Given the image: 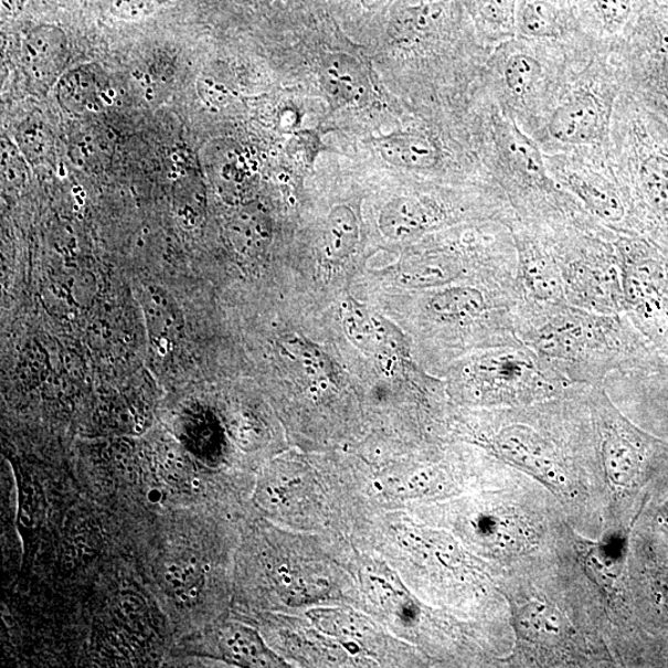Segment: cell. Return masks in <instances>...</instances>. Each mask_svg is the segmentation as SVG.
Masks as SVG:
<instances>
[{"instance_id":"obj_1","label":"cell","mask_w":668,"mask_h":668,"mask_svg":"<svg viewBox=\"0 0 668 668\" xmlns=\"http://www.w3.org/2000/svg\"><path fill=\"white\" fill-rule=\"evenodd\" d=\"M590 388L528 406L490 409L459 421L462 433L526 473L561 502L572 528L598 539L606 490Z\"/></svg>"},{"instance_id":"obj_2","label":"cell","mask_w":668,"mask_h":668,"mask_svg":"<svg viewBox=\"0 0 668 668\" xmlns=\"http://www.w3.org/2000/svg\"><path fill=\"white\" fill-rule=\"evenodd\" d=\"M496 582L512 633L511 650L498 667H618L608 616L579 549L520 564Z\"/></svg>"},{"instance_id":"obj_3","label":"cell","mask_w":668,"mask_h":668,"mask_svg":"<svg viewBox=\"0 0 668 668\" xmlns=\"http://www.w3.org/2000/svg\"><path fill=\"white\" fill-rule=\"evenodd\" d=\"M481 485L480 495L457 510L456 527L496 580L520 564L577 549L579 532L538 480L492 456Z\"/></svg>"},{"instance_id":"obj_4","label":"cell","mask_w":668,"mask_h":668,"mask_svg":"<svg viewBox=\"0 0 668 668\" xmlns=\"http://www.w3.org/2000/svg\"><path fill=\"white\" fill-rule=\"evenodd\" d=\"M513 316L520 341L573 384L604 385L615 372L660 373L666 364L625 314L519 299Z\"/></svg>"},{"instance_id":"obj_5","label":"cell","mask_w":668,"mask_h":668,"mask_svg":"<svg viewBox=\"0 0 668 668\" xmlns=\"http://www.w3.org/2000/svg\"><path fill=\"white\" fill-rule=\"evenodd\" d=\"M589 400L606 490L603 530L634 529L649 501L647 486L668 464V442L637 427L604 385L591 386Z\"/></svg>"},{"instance_id":"obj_6","label":"cell","mask_w":668,"mask_h":668,"mask_svg":"<svg viewBox=\"0 0 668 668\" xmlns=\"http://www.w3.org/2000/svg\"><path fill=\"white\" fill-rule=\"evenodd\" d=\"M521 341L488 347L462 363L454 389L459 400L489 409L528 406L583 392Z\"/></svg>"},{"instance_id":"obj_7","label":"cell","mask_w":668,"mask_h":668,"mask_svg":"<svg viewBox=\"0 0 668 668\" xmlns=\"http://www.w3.org/2000/svg\"><path fill=\"white\" fill-rule=\"evenodd\" d=\"M540 232L558 261L569 304L597 314H624L622 269L614 238L574 227Z\"/></svg>"},{"instance_id":"obj_8","label":"cell","mask_w":668,"mask_h":668,"mask_svg":"<svg viewBox=\"0 0 668 668\" xmlns=\"http://www.w3.org/2000/svg\"><path fill=\"white\" fill-rule=\"evenodd\" d=\"M619 255L624 314L657 346H668V262L649 244L615 240Z\"/></svg>"},{"instance_id":"obj_9","label":"cell","mask_w":668,"mask_h":668,"mask_svg":"<svg viewBox=\"0 0 668 668\" xmlns=\"http://www.w3.org/2000/svg\"><path fill=\"white\" fill-rule=\"evenodd\" d=\"M518 253L520 299L537 303H568L560 267L551 246L538 229L511 223Z\"/></svg>"},{"instance_id":"obj_10","label":"cell","mask_w":668,"mask_h":668,"mask_svg":"<svg viewBox=\"0 0 668 668\" xmlns=\"http://www.w3.org/2000/svg\"><path fill=\"white\" fill-rule=\"evenodd\" d=\"M561 187L608 227L626 230L629 208L616 184L598 172L574 170L560 174Z\"/></svg>"},{"instance_id":"obj_11","label":"cell","mask_w":668,"mask_h":668,"mask_svg":"<svg viewBox=\"0 0 668 668\" xmlns=\"http://www.w3.org/2000/svg\"><path fill=\"white\" fill-rule=\"evenodd\" d=\"M448 211L435 200L397 198L379 215V229L389 240L403 241L446 222Z\"/></svg>"},{"instance_id":"obj_12","label":"cell","mask_w":668,"mask_h":668,"mask_svg":"<svg viewBox=\"0 0 668 668\" xmlns=\"http://www.w3.org/2000/svg\"><path fill=\"white\" fill-rule=\"evenodd\" d=\"M601 115L598 99L590 92H581L553 112L551 136L564 144L590 142L598 136Z\"/></svg>"},{"instance_id":"obj_13","label":"cell","mask_w":668,"mask_h":668,"mask_svg":"<svg viewBox=\"0 0 668 668\" xmlns=\"http://www.w3.org/2000/svg\"><path fill=\"white\" fill-rule=\"evenodd\" d=\"M375 150L390 166L409 170H433L441 160L434 140L415 132L390 134L374 141Z\"/></svg>"},{"instance_id":"obj_14","label":"cell","mask_w":668,"mask_h":668,"mask_svg":"<svg viewBox=\"0 0 668 668\" xmlns=\"http://www.w3.org/2000/svg\"><path fill=\"white\" fill-rule=\"evenodd\" d=\"M322 86L343 105H362L369 96V81L358 61L347 54H332L324 60Z\"/></svg>"},{"instance_id":"obj_15","label":"cell","mask_w":668,"mask_h":668,"mask_svg":"<svg viewBox=\"0 0 668 668\" xmlns=\"http://www.w3.org/2000/svg\"><path fill=\"white\" fill-rule=\"evenodd\" d=\"M65 54L66 35L54 25L38 26L24 43V63L39 81L53 79L63 67Z\"/></svg>"},{"instance_id":"obj_16","label":"cell","mask_w":668,"mask_h":668,"mask_svg":"<svg viewBox=\"0 0 668 668\" xmlns=\"http://www.w3.org/2000/svg\"><path fill=\"white\" fill-rule=\"evenodd\" d=\"M324 241V252L332 262H341L352 254L359 241V223L348 205H336L328 214Z\"/></svg>"},{"instance_id":"obj_17","label":"cell","mask_w":668,"mask_h":668,"mask_svg":"<svg viewBox=\"0 0 668 668\" xmlns=\"http://www.w3.org/2000/svg\"><path fill=\"white\" fill-rule=\"evenodd\" d=\"M639 183L651 210L668 222V158H646L639 170Z\"/></svg>"},{"instance_id":"obj_18","label":"cell","mask_w":668,"mask_h":668,"mask_svg":"<svg viewBox=\"0 0 668 668\" xmlns=\"http://www.w3.org/2000/svg\"><path fill=\"white\" fill-rule=\"evenodd\" d=\"M442 17V7L420 4L401 10L390 24V35L397 40H414L433 32Z\"/></svg>"},{"instance_id":"obj_19","label":"cell","mask_w":668,"mask_h":668,"mask_svg":"<svg viewBox=\"0 0 668 668\" xmlns=\"http://www.w3.org/2000/svg\"><path fill=\"white\" fill-rule=\"evenodd\" d=\"M223 653L236 664L272 666L273 659L254 633L245 628L230 629L222 636Z\"/></svg>"},{"instance_id":"obj_20","label":"cell","mask_w":668,"mask_h":668,"mask_svg":"<svg viewBox=\"0 0 668 668\" xmlns=\"http://www.w3.org/2000/svg\"><path fill=\"white\" fill-rule=\"evenodd\" d=\"M163 583L182 603L198 598L202 584V572L194 560L173 561L163 571Z\"/></svg>"},{"instance_id":"obj_21","label":"cell","mask_w":668,"mask_h":668,"mask_svg":"<svg viewBox=\"0 0 668 668\" xmlns=\"http://www.w3.org/2000/svg\"><path fill=\"white\" fill-rule=\"evenodd\" d=\"M541 65L537 59L526 54L513 55L508 60L503 76L512 95L522 97L529 94L534 82L541 75Z\"/></svg>"},{"instance_id":"obj_22","label":"cell","mask_w":668,"mask_h":668,"mask_svg":"<svg viewBox=\"0 0 668 668\" xmlns=\"http://www.w3.org/2000/svg\"><path fill=\"white\" fill-rule=\"evenodd\" d=\"M522 32L530 36H554L560 34L558 17L548 3L533 2L522 9Z\"/></svg>"},{"instance_id":"obj_23","label":"cell","mask_w":668,"mask_h":668,"mask_svg":"<svg viewBox=\"0 0 668 668\" xmlns=\"http://www.w3.org/2000/svg\"><path fill=\"white\" fill-rule=\"evenodd\" d=\"M63 94L65 102L75 108L84 109L95 103L97 95L94 78L87 74H71L64 81Z\"/></svg>"},{"instance_id":"obj_24","label":"cell","mask_w":668,"mask_h":668,"mask_svg":"<svg viewBox=\"0 0 668 668\" xmlns=\"http://www.w3.org/2000/svg\"><path fill=\"white\" fill-rule=\"evenodd\" d=\"M170 0H115L110 12L125 22H138L159 12Z\"/></svg>"},{"instance_id":"obj_25","label":"cell","mask_w":668,"mask_h":668,"mask_svg":"<svg viewBox=\"0 0 668 668\" xmlns=\"http://www.w3.org/2000/svg\"><path fill=\"white\" fill-rule=\"evenodd\" d=\"M106 144L105 138H102L97 131L79 132L72 142V156L85 159V161L94 157H107Z\"/></svg>"},{"instance_id":"obj_26","label":"cell","mask_w":668,"mask_h":668,"mask_svg":"<svg viewBox=\"0 0 668 668\" xmlns=\"http://www.w3.org/2000/svg\"><path fill=\"white\" fill-rule=\"evenodd\" d=\"M606 26L619 28L632 12V0H595Z\"/></svg>"},{"instance_id":"obj_27","label":"cell","mask_w":668,"mask_h":668,"mask_svg":"<svg viewBox=\"0 0 668 668\" xmlns=\"http://www.w3.org/2000/svg\"><path fill=\"white\" fill-rule=\"evenodd\" d=\"M481 15L498 25L512 23L516 0H479Z\"/></svg>"},{"instance_id":"obj_28","label":"cell","mask_w":668,"mask_h":668,"mask_svg":"<svg viewBox=\"0 0 668 668\" xmlns=\"http://www.w3.org/2000/svg\"><path fill=\"white\" fill-rule=\"evenodd\" d=\"M22 144L28 157H45L50 149V139L43 127L34 125L23 130Z\"/></svg>"},{"instance_id":"obj_29","label":"cell","mask_w":668,"mask_h":668,"mask_svg":"<svg viewBox=\"0 0 668 668\" xmlns=\"http://www.w3.org/2000/svg\"><path fill=\"white\" fill-rule=\"evenodd\" d=\"M144 601L136 593H125L119 601L120 611L130 619H137L142 614Z\"/></svg>"},{"instance_id":"obj_30","label":"cell","mask_w":668,"mask_h":668,"mask_svg":"<svg viewBox=\"0 0 668 668\" xmlns=\"http://www.w3.org/2000/svg\"><path fill=\"white\" fill-rule=\"evenodd\" d=\"M655 522L657 523V526L668 530V500L662 503L659 509H657Z\"/></svg>"},{"instance_id":"obj_31","label":"cell","mask_w":668,"mask_h":668,"mask_svg":"<svg viewBox=\"0 0 668 668\" xmlns=\"http://www.w3.org/2000/svg\"><path fill=\"white\" fill-rule=\"evenodd\" d=\"M385 2L386 0H361L362 6L369 10L377 9Z\"/></svg>"},{"instance_id":"obj_32","label":"cell","mask_w":668,"mask_h":668,"mask_svg":"<svg viewBox=\"0 0 668 668\" xmlns=\"http://www.w3.org/2000/svg\"><path fill=\"white\" fill-rule=\"evenodd\" d=\"M244 2L253 6H266L273 3V0H244Z\"/></svg>"},{"instance_id":"obj_33","label":"cell","mask_w":668,"mask_h":668,"mask_svg":"<svg viewBox=\"0 0 668 668\" xmlns=\"http://www.w3.org/2000/svg\"><path fill=\"white\" fill-rule=\"evenodd\" d=\"M665 74L668 81V53L666 54V59H665Z\"/></svg>"},{"instance_id":"obj_34","label":"cell","mask_w":668,"mask_h":668,"mask_svg":"<svg viewBox=\"0 0 668 668\" xmlns=\"http://www.w3.org/2000/svg\"><path fill=\"white\" fill-rule=\"evenodd\" d=\"M660 374L668 375V363L662 367Z\"/></svg>"}]
</instances>
